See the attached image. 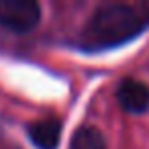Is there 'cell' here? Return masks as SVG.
<instances>
[{
    "mask_svg": "<svg viewBox=\"0 0 149 149\" xmlns=\"http://www.w3.org/2000/svg\"><path fill=\"white\" fill-rule=\"evenodd\" d=\"M149 27V4L112 2L98 6L80 33L78 45L84 51L114 49L135 39Z\"/></svg>",
    "mask_w": 149,
    "mask_h": 149,
    "instance_id": "obj_1",
    "label": "cell"
},
{
    "mask_svg": "<svg viewBox=\"0 0 149 149\" xmlns=\"http://www.w3.org/2000/svg\"><path fill=\"white\" fill-rule=\"evenodd\" d=\"M41 8L33 0H0V27L13 33H29L37 27Z\"/></svg>",
    "mask_w": 149,
    "mask_h": 149,
    "instance_id": "obj_2",
    "label": "cell"
},
{
    "mask_svg": "<svg viewBox=\"0 0 149 149\" xmlns=\"http://www.w3.org/2000/svg\"><path fill=\"white\" fill-rule=\"evenodd\" d=\"M116 98L118 104L131 114H143L149 110V86L139 80H123L116 88Z\"/></svg>",
    "mask_w": 149,
    "mask_h": 149,
    "instance_id": "obj_3",
    "label": "cell"
},
{
    "mask_svg": "<svg viewBox=\"0 0 149 149\" xmlns=\"http://www.w3.org/2000/svg\"><path fill=\"white\" fill-rule=\"evenodd\" d=\"M29 139L37 149H55L61 137V123L57 118H45L27 127Z\"/></svg>",
    "mask_w": 149,
    "mask_h": 149,
    "instance_id": "obj_4",
    "label": "cell"
},
{
    "mask_svg": "<svg viewBox=\"0 0 149 149\" xmlns=\"http://www.w3.org/2000/svg\"><path fill=\"white\" fill-rule=\"evenodd\" d=\"M70 149H106V141L98 129L80 127L70 141Z\"/></svg>",
    "mask_w": 149,
    "mask_h": 149,
    "instance_id": "obj_5",
    "label": "cell"
}]
</instances>
